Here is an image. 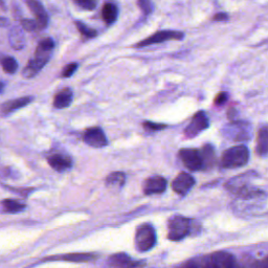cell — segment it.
Listing matches in <instances>:
<instances>
[{
    "label": "cell",
    "instance_id": "6da1fadb",
    "mask_svg": "<svg viewBox=\"0 0 268 268\" xmlns=\"http://www.w3.org/2000/svg\"><path fill=\"white\" fill-rule=\"evenodd\" d=\"M249 160L250 150L244 145H239L223 152L221 164L225 169H238L246 166Z\"/></svg>",
    "mask_w": 268,
    "mask_h": 268
},
{
    "label": "cell",
    "instance_id": "7a4b0ae2",
    "mask_svg": "<svg viewBox=\"0 0 268 268\" xmlns=\"http://www.w3.org/2000/svg\"><path fill=\"white\" fill-rule=\"evenodd\" d=\"M259 174H257L255 171H249L244 174H240L238 176L232 178L228 183L225 184V188L230 192L236 194L237 196L244 195L247 193H251L256 191L252 187V182L256 179L259 178Z\"/></svg>",
    "mask_w": 268,
    "mask_h": 268
},
{
    "label": "cell",
    "instance_id": "3957f363",
    "mask_svg": "<svg viewBox=\"0 0 268 268\" xmlns=\"http://www.w3.org/2000/svg\"><path fill=\"white\" fill-rule=\"evenodd\" d=\"M156 232L149 223L139 225L135 233V245L140 253L151 251L156 244Z\"/></svg>",
    "mask_w": 268,
    "mask_h": 268
},
{
    "label": "cell",
    "instance_id": "277c9868",
    "mask_svg": "<svg viewBox=\"0 0 268 268\" xmlns=\"http://www.w3.org/2000/svg\"><path fill=\"white\" fill-rule=\"evenodd\" d=\"M225 137L235 141H249L252 137V126L246 122H232L223 128Z\"/></svg>",
    "mask_w": 268,
    "mask_h": 268
},
{
    "label": "cell",
    "instance_id": "5b68a950",
    "mask_svg": "<svg viewBox=\"0 0 268 268\" xmlns=\"http://www.w3.org/2000/svg\"><path fill=\"white\" fill-rule=\"evenodd\" d=\"M191 231V220L183 216H174L169 220L168 238L172 241H180Z\"/></svg>",
    "mask_w": 268,
    "mask_h": 268
},
{
    "label": "cell",
    "instance_id": "8992f818",
    "mask_svg": "<svg viewBox=\"0 0 268 268\" xmlns=\"http://www.w3.org/2000/svg\"><path fill=\"white\" fill-rule=\"evenodd\" d=\"M179 157L190 171H200L204 167L202 154L194 148H184L179 151Z\"/></svg>",
    "mask_w": 268,
    "mask_h": 268
},
{
    "label": "cell",
    "instance_id": "52a82bcc",
    "mask_svg": "<svg viewBox=\"0 0 268 268\" xmlns=\"http://www.w3.org/2000/svg\"><path fill=\"white\" fill-rule=\"evenodd\" d=\"M210 127V121L203 111H198L193 117L191 123L184 129V136L187 138H194Z\"/></svg>",
    "mask_w": 268,
    "mask_h": 268
},
{
    "label": "cell",
    "instance_id": "ba28073f",
    "mask_svg": "<svg viewBox=\"0 0 268 268\" xmlns=\"http://www.w3.org/2000/svg\"><path fill=\"white\" fill-rule=\"evenodd\" d=\"M183 38L184 34L182 32H177V30H160V32L155 33L145 40H141L140 42L135 45V47H145L153 44L162 43L164 41L182 40Z\"/></svg>",
    "mask_w": 268,
    "mask_h": 268
},
{
    "label": "cell",
    "instance_id": "9c48e42d",
    "mask_svg": "<svg viewBox=\"0 0 268 268\" xmlns=\"http://www.w3.org/2000/svg\"><path fill=\"white\" fill-rule=\"evenodd\" d=\"M108 265L111 268H141L145 266V261L132 259L125 253H118L109 258Z\"/></svg>",
    "mask_w": 268,
    "mask_h": 268
},
{
    "label": "cell",
    "instance_id": "30bf717a",
    "mask_svg": "<svg viewBox=\"0 0 268 268\" xmlns=\"http://www.w3.org/2000/svg\"><path fill=\"white\" fill-rule=\"evenodd\" d=\"M83 140L86 145L94 148H103L108 145V140L105 133L100 127L88 128L84 132Z\"/></svg>",
    "mask_w": 268,
    "mask_h": 268
},
{
    "label": "cell",
    "instance_id": "8fae6325",
    "mask_svg": "<svg viewBox=\"0 0 268 268\" xmlns=\"http://www.w3.org/2000/svg\"><path fill=\"white\" fill-rule=\"evenodd\" d=\"M99 257L98 254L94 253H73L60 256L48 257L43 261H64V262H73V263H87L96 260Z\"/></svg>",
    "mask_w": 268,
    "mask_h": 268
},
{
    "label": "cell",
    "instance_id": "7c38bea8",
    "mask_svg": "<svg viewBox=\"0 0 268 268\" xmlns=\"http://www.w3.org/2000/svg\"><path fill=\"white\" fill-rule=\"evenodd\" d=\"M195 184V179L189 173L181 172L172 182V189L180 196L187 195Z\"/></svg>",
    "mask_w": 268,
    "mask_h": 268
},
{
    "label": "cell",
    "instance_id": "4fadbf2b",
    "mask_svg": "<svg viewBox=\"0 0 268 268\" xmlns=\"http://www.w3.org/2000/svg\"><path fill=\"white\" fill-rule=\"evenodd\" d=\"M26 5L30 9L36 18V23L38 29H44L48 25V15L45 11L44 6L41 4L38 0H25Z\"/></svg>",
    "mask_w": 268,
    "mask_h": 268
},
{
    "label": "cell",
    "instance_id": "5bb4252c",
    "mask_svg": "<svg viewBox=\"0 0 268 268\" xmlns=\"http://www.w3.org/2000/svg\"><path fill=\"white\" fill-rule=\"evenodd\" d=\"M50 57H41V56H36L30 59L28 61V63L26 64V66L24 67L22 75L24 78L26 79H32L34 77H36L42 68L48 63Z\"/></svg>",
    "mask_w": 268,
    "mask_h": 268
},
{
    "label": "cell",
    "instance_id": "9a60e30c",
    "mask_svg": "<svg viewBox=\"0 0 268 268\" xmlns=\"http://www.w3.org/2000/svg\"><path fill=\"white\" fill-rule=\"evenodd\" d=\"M33 100H34L33 97H23V98H18L15 100H9L0 106V115L3 117L11 115V113L30 104V103L33 102Z\"/></svg>",
    "mask_w": 268,
    "mask_h": 268
},
{
    "label": "cell",
    "instance_id": "2e32d148",
    "mask_svg": "<svg viewBox=\"0 0 268 268\" xmlns=\"http://www.w3.org/2000/svg\"><path fill=\"white\" fill-rule=\"evenodd\" d=\"M168 182L162 176H152L148 178L143 184V191L146 195L161 194L167 189Z\"/></svg>",
    "mask_w": 268,
    "mask_h": 268
},
{
    "label": "cell",
    "instance_id": "e0dca14e",
    "mask_svg": "<svg viewBox=\"0 0 268 268\" xmlns=\"http://www.w3.org/2000/svg\"><path fill=\"white\" fill-rule=\"evenodd\" d=\"M208 268H235V259L229 253H216L212 255Z\"/></svg>",
    "mask_w": 268,
    "mask_h": 268
},
{
    "label": "cell",
    "instance_id": "ac0fdd59",
    "mask_svg": "<svg viewBox=\"0 0 268 268\" xmlns=\"http://www.w3.org/2000/svg\"><path fill=\"white\" fill-rule=\"evenodd\" d=\"M49 166L57 172H64L73 167V159L65 154H53L47 157Z\"/></svg>",
    "mask_w": 268,
    "mask_h": 268
},
{
    "label": "cell",
    "instance_id": "d6986e66",
    "mask_svg": "<svg viewBox=\"0 0 268 268\" xmlns=\"http://www.w3.org/2000/svg\"><path fill=\"white\" fill-rule=\"evenodd\" d=\"M74 100V92L70 88H63L60 90L54 98V106L57 109L69 107Z\"/></svg>",
    "mask_w": 268,
    "mask_h": 268
},
{
    "label": "cell",
    "instance_id": "ffe728a7",
    "mask_svg": "<svg viewBox=\"0 0 268 268\" xmlns=\"http://www.w3.org/2000/svg\"><path fill=\"white\" fill-rule=\"evenodd\" d=\"M8 42H9V45H11L14 49L16 50L22 49L25 46V38H24L22 30L18 27L12 28L11 30H9Z\"/></svg>",
    "mask_w": 268,
    "mask_h": 268
},
{
    "label": "cell",
    "instance_id": "44dd1931",
    "mask_svg": "<svg viewBox=\"0 0 268 268\" xmlns=\"http://www.w3.org/2000/svg\"><path fill=\"white\" fill-rule=\"evenodd\" d=\"M257 152L260 156L265 157L268 152V130L267 126H263L258 133Z\"/></svg>",
    "mask_w": 268,
    "mask_h": 268
},
{
    "label": "cell",
    "instance_id": "7402d4cb",
    "mask_svg": "<svg viewBox=\"0 0 268 268\" xmlns=\"http://www.w3.org/2000/svg\"><path fill=\"white\" fill-rule=\"evenodd\" d=\"M118 15H119L118 7L113 3H106L104 6H103L102 17H103V20L105 21V23L107 24L115 23L118 19Z\"/></svg>",
    "mask_w": 268,
    "mask_h": 268
},
{
    "label": "cell",
    "instance_id": "603a6c76",
    "mask_svg": "<svg viewBox=\"0 0 268 268\" xmlns=\"http://www.w3.org/2000/svg\"><path fill=\"white\" fill-rule=\"evenodd\" d=\"M55 48V42L51 38H45L43 40H41L37 48H36V56H41V57H50L51 51Z\"/></svg>",
    "mask_w": 268,
    "mask_h": 268
},
{
    "label": "cell",
    "instance_id": "cb8c5ba5",
    "mask_svg": "<svg viewBox=\"0 0 268 268\" xmlns=\"http://www.w3.org/2000/svg\"><path fill=\"white\" fill-rule=\"evenodd\" d=\"M0 64H1L4 73L9 75L15 74L18 69V63L16 59L11 56H3L0 58Z\"/></svg>",
    "mask_w": 268,
    "mask_h": 268
},
{
    "label": "cell",
    "instance_id": "d4e9b609",
    "mask_svg": "<svg viewBox=\"0 0 268 268\" xmlns=\"http://www.w3.org/2000/svg\"><path fill=\"white\" fill-rule=\"evenodd\" d=\"M1 204L4 211L7 213H19L25 209L24 203H21L15 199H4Z\"/></svg>",
    "mask_w": 268,
    "mask_h": 268
},
{
    "label": "cell",
    "instance_id": "484cf974",
    "mask_svg": "<svg viewBox=\"0 0 268 268\" xmlns=\"http://www.w3.org/2000/svg\"><path fill=\"white\" fill-rule=\"evenodd\" d=\"M106 184L108 185H117V187H123L126 182V175L123 172H113L109 174L105 180Z\"/></svg>",
    "mask_w": 268,
    "mask_h": 268
},
{
    "label": "cell",
    "instance_id": "4316f807",
    "mask_svg": "<svg viewBox=\"0 0 268 268\" xmlns=\"http://www.w3.org/2000/svg\"><path fill=\"white\" fill-rule=\"evenodd\" d=\"M77 28L79 32L83 35L84 37L86 38H95L97 37L98 35V32L96 29H92V28H89L86 24H84L83 22H81V21H76L75 22Z\"/></svg>",
    "mask_w": 268,
    "mask_h": 268
},
{
    "label": "cell",
    "instance_id": "83f0119b",
    "mask_svg": "<svg viewBox=\"0 0 268 268\" xmlns=\"http://www.w3.org/2000/svg\"><path fill=\"white\" fill-rule=\"evenodd\" d=\"M75 3L78 4L80 7L88 9V11H94L97 7V0H74Z\"/></svg>",
    "mask_w": 268,
    "mask_h": 268
},
{
    "label": "cell",
    "instance_id": "f1b7e54d",
    "mask_svg": "<svg viewBox=\"0 0 268 268\" xmlns=\"http://www.w3.org/2000/svg\"><path fill=\"white\" fill-rule=\"evenodd\" d=\"M137 4L145 15H149L153 12L154 5L151 0H137Z\"/></svg>",
    "mask_w": 268,
    "mask_h": 268
},
{
    "label": "cell",
    "instance_id": "f546056e",
    "mask_svg": "<svg viewBox=\"0 0 268 268\" xmlns=\"http://www.w3.org/2000/svg\"><path fill=\"white\" fill-rule=\"evenodd\" d=\"M143 128H145L147 131L151 132H155V131H160L167 127V125H163V124H158V123H154V122H145L142 124Z\"/></svg>",
    "mask_w": 268,
    "mask_h": 268
},
{
    "label": "cell",
    "instance_id": "4dcf8cb0",
    "mask_svg": "<svg viewBox=\"0 0 268 268\" xmlns=\"http://www.w3.org/2000/svg\"><path fill=\"white\" fill-rule=\"evenodd\" d=\"M21 26L26 32H35L38 29L37 23L33 19H23L21 20Z\"/></svg>",
    "mask_w": 268,
    "mask_h": 268
},
{
    "label": "cell",
    "instance_id": "1f68e13d",
    "mask_svg": "<svg viewBox=\"0 0 268 268\" xmlns=\"http://www.w3.org/2000/svg\"><path fill=\"white\" fill-rule=\"evenodd\" d=\"M78 69V64L77 63H70L68 65H66L62 71V78H70L73 76Z\"/></svg>",
    "mask_w": 268,
    "mask_h": 268
},
{
    "label": "cell",
    "instance_id": "d6a6232c",
    "mask_svg": "<svg viewBox=\"0 0 268 268\" xmlns=\"http://www.w3.org/2000/svg\"><path fill=\"white\" fill-rule=\"evenodd\" d=\"M229 99V95L226 94V92H220V94H218L217 96H216L215 100H214V103H215V105H217V106H222L224 105L226 101H228Z\"/></svg>",
    "mask_w": 268,
    "mask_h": 268
},
{
    "label": "cell",
    "instance_id": "836d02e7",
    "mask_svg": "<svg viewBox=\"0 0 268 268\" xmlns=\"http://www.w3.org/2000/svg\"><path fill=\"white\" fill-rule=\"evenodd\" d=\"M229 19V15L225 14V13H219V14H216L214 17H213V20L214 21H226V20Z\"/></svg>",
    "mask_w": 268,
    "mask_h": 268
},
{
    "label": "cell",
    "instance_id": "e575fe53",
    "mask_svg": "<svg viewBox=\"0 0 268 268\" xmlns=\"http://www.w3.org/2000/svg\"><path fill=\"white\" fill-rule=\"evenodd\" d=\"M8 25V20L5 17H0V27H4Z\"/></svg>",
    "mask_w": 268,
    "mask_h": 268
},
{
    "label": "cell",
    "instance_id": "d590c367",
    "mask_svg": "<svg viewBox=\"0 0 268 268\" xmlns=\"http://www.w3.org/2000/svg\"><path fill=\"white\" fill-rule=\"evenodd\" d=\"M0 7H1V9H5V3L3 0H0Z\"/></svg>",
    "mask_w": 268,
    "mask_h": 268
},
{
    "label": "cell",
    "instance_id": "8d00e7d4",
    "mask_svg": "<svg viewBox=\"0 0 268 268\" xmlns=\"http://www.w3.org/2000/svg\"><path fill=\"white\" fill-rule=\"evenodd\" d=\"M3 88H4V84L2 83V82H0V92L3 90Z\"/></svg>",
    "mask_w": 268,
    "mask_h": 268
}]
</instances>
